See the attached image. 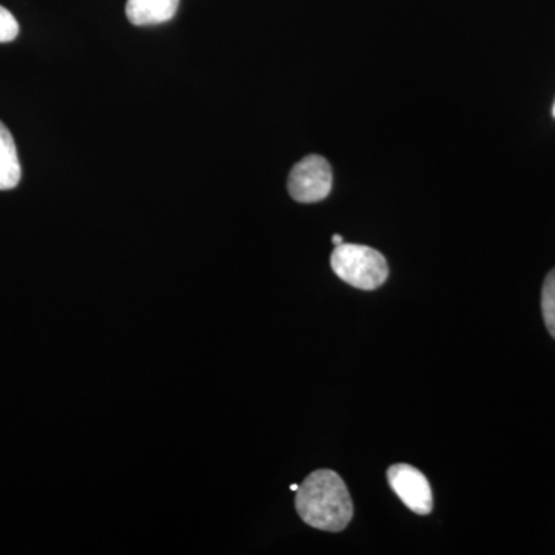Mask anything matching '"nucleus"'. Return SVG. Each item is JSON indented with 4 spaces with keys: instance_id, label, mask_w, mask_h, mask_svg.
Returning <instances> with one entry per match:
<instances>
[{
    "instance_id": "obj_6",
    "label": "nucleus",
    "mask_w": 555,
    "mask_h": 555,
    "mask_svg": "<svg viewBox=\"0 0 555 555\" xmlns=\"http://www.w3.org/2000/svg\"><path fill=\"white\" fill-rule=\"evenodd\" d=\"M22 178L21 160L17 156L13 134L0 120V190L17 188Z\"/></svg>"
},
{
    "instance_id": "obj_2",
    "label": "nucleus",
    "mask_w": 555,
    "mask_h": 555,
    "mask_svg": "<svg viewBox=\"0 0 555 555\" xmlns=\"http://www.w3.org/2000/svg\"><path fill=\"white\" fill-rule=\"evenodd\" d=\"M332 270L339 280L360 291H375L389 275L386 258L375 248L346 244L335 247L331 257Z\"/></svg>"
},
{
    "instance_id": "obj_4",
    "label": "nucleus",
    "mask_w": 555,
    "mask_h": 555,
    "mask_svg": "<svg viewBox=\"0 0 555 555\" xmlns=\"http://www.w3.org/2000/svg\"><path fill=\"white\" fill-rule=\"evenodd\" d=\"M387 481L396 492L398 499L409 507L412 513L427 516L434 509L433 488L429 481L411 465H393L387 469Z\"/></svg>"
},
{
    "instance_id": "obj_1",
    "label": "nucleus",
    "mask_w": 555,
    "mask_h": 555,
    "mask_svg": "<svg viewBox=\"0 0 555 555\" xmlns=\"http://www.w3.org/2000/svg\"><path fill=\"white\" fill-rule=\"evenodd\" d=\"M295 506L305 524L321 531H343L353 517L349 489L337 473L328 469L315 470L302 481Z\"/></svg>"
},
{
    "instance_id": "obj_11",
    "label": "nucleus",
    "mask_w": 555,
    "mask_h": 555,
    "mask_svg": "<svg viewBox=\"0 0 555 555\" xmlns=\"http://www.w3.org/2000/svg\"><path fill=\"white\" fill-rule=\"evenodd\" d=\"M553 115H554V118H555V104H554Z\"/></svg>"
},
{
    "instance_id": "obj_8",
    "label": "nucleus",
    "mask_w": 555,
    "mask_h": 555,
    "mask_svg": "<svg viewBox=\"0 0 555 555\" xmlns=\"http://www.w3.org/2000/svg\"><path fill=\"white\" fill-rule=\"evenodd\" d=\"M20 35V22L9 10L0 7V43L11 42Z\"/></svg>"
},
{
    "instance_id": "obj_9",
    "label": "nucleus",
    "mask_w": 555,
    "mask_h": 555,
    "mask_svg": "<svg viewBox=\"0 0 555 555\" xmlns=\"http://www.w3.org/2000/svg\"><path fill=\"white\" fill-rule=\"evenodd\" d=\"M332 243H334L335 247H337V246H341V244L345 243V241H343L341 236L334 235V236H332Z\"/></svg>"
},
{
    "instance_id": "obj_5",
    "label": "nucleus",
    "mask_w": 555,
    "mask_h": 555,
    "mask_svg": "<svg viewBox=\"0 0 555 555\" xmlns=\"http://www.w3.org/2000/svg\"><path fill=\"white\" fill-rule=\"evenodd\" d=\"M179 7V0H129L127 17L133 25H158L173 20Z\"/></svg>"
},
{
    "instance_id": "obj_10",
    "label": "nucleus",
    "mask_w": 555,
    "mask_h": 555,
    "mask_svg": "<svg viewBox=\"0 0 555 555\" xmlns=\"http://www.w3.org/2000/svg\"><path fill=\"white\" fill-rule=\"evenodd\" d=\"M298 488H299V486H298V485H292V486H291V491L297 492V491H298Z\"/></svg>"
},
{
    "instance_id": "obj_7",
    "label": "nucleus",
    "mask_w": 555,
    "mask_h": 555,
    "mask_svg": "<svg viewBox=\"0 0 555 555\" xmlns=\"http://www.w3.org/2000/svg\"><path fill=\"white\" fill-rule=\"evenodd\" d=\"M542 312L546 328L555 339V269L547 273L542 291Z\"/></svg>"
},
{
    "instance_id": "obj_3",
    "label": "nucleus",
    "mask_w": 555,
    "mask_h": 555,
    "mask_svg": "<svg viewBox=\"0 0 555 555\" xmlns=\"http://www.w3.org/2000/svg\"><path fill=\"white\" fill-rule=\"evenodd\" d=\"M332 181V167L326 158L320 155L306 156L295 164L288 175V193L298 203H320L331 193Z\"/></svg>"
}]
</instances>
